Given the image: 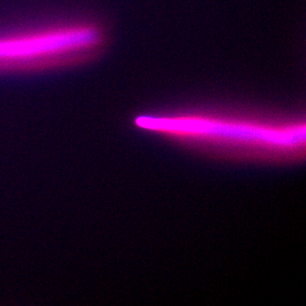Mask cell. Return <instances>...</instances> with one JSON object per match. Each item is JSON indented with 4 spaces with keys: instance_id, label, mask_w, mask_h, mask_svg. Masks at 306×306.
<instances>
[{
    "instance_id": "1",
    "label": "cell",
    "mask_w": 306,
    "mask_h": 306,
    "mask_svg": "<svg viewBox=\"0 0 306 306\" xmlns=\"http://www.w3.org/2000/svg\"><path fill=\"white\" fill-rule=\"evenodd\" d=\"M142 127L154 131L192 136L253 140L274 145L296 144L305 140V125H271L249 121L222 120L201 116H145Z\"/></svg>"
}]
</instances>
